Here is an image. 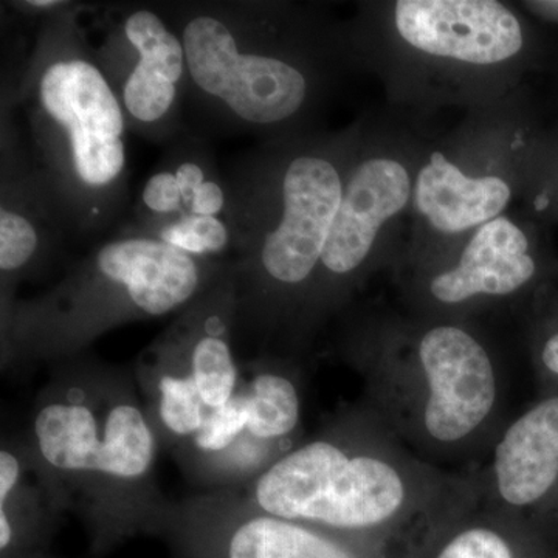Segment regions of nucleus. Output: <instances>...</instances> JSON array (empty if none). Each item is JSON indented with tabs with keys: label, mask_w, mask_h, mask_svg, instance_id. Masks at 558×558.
I'll use <instances>...</instances> for the list:
<instances>
[{
	"label": "nucleus",
	"mask_w": 558,
	"mask_h": 558,
	"mask_svg": "<svg viewBox=\"0 0 558 558\" xmlns=\"http://www.w3.org/2000/svg\"><path fill=\"white\" fill-rule=\"evenodd\" d=\"M80 3L40 16L31 54L10 92L24 112L32 163L76 238H94L123 216L130 197V121L95 61Z\"/></svg>",
	"instance_id": "1"
},
{
	"label": "nucleus",
	"mask_w": 558,
	"mask_h": 558,
	"mask_svg": "<svg viewBox=\"0 0 558 558\" xmlns=\"http://www.w3.org/2000/svg\"><path fill=\"white\" fill-rule=\"evenodd\" d=\"M348 165L333 143L258 150L226 179L238 318L264 317L317 284Z\"/></svg>",
	"instance_id": "2"
},
{
	"label": "nucleus",
	"mask_w": 558,
	"mask_h": 558,
	"mask_svg": "<svg viewBox=\"0 0 558 558\" xmlns=\"http://www.w3.org/2000/svg\"><path fill=\"white\" fill-rule=\"evenodd\" d=\"M229 270L126 223L69 267L44 295L3 307L7 343L22 354H75L134 319L185 311Z\"/></svg>",
	"instance_id": "3"
},
{
	"label": "nucleus",
	"mask_w": 558,
	"mask_h": 558,
	"mask_svg": "<svg viewBox=\"0 0 558 558\" xmlns=\"http://www.w3.org/2000/svg\"><path fill=\"white\" fill-rule=\"evenodd\" d=\"M185 47L189 101L227 131L277 137L315 92L310 62L289 49L269 3L219 0L163 9Z\"/></svg>",
	"instance_id": "4"
},
{
	"label": "nucleus",
	"mask_w": 558,
	"mask_h": 558,
	"mask_svg": "<svg viewBox=\"0 0 558 558\" xmlns=\"http://www.w3.org/2000/svg\"><path fill=\"white\" fill-rule=\"evenodd\" d=\"M407 499L409 484L392 462L317 439L264 469L248 505L377 550L371 537L402 515Z\"/></svg>",
	"instance_id": "5"
},
{
	"label": "nucleus",
	"mask_w": 558,
	"mask_h": 558,
	"mask_svg": "<svg viewBox=\"0 0 558 558\" xmlns=\"http://www.w3.org/2000/svg\"><path fill=\"white\" fill-rule=\"evenodd\" d=\"M49 392L33 417L40 461L73 486L97 492L143 486L157 454V436L145 411L116 381L90 374Z\"/></svg>",
	"instance_id": "6"
},
{
	"label": "nucleus",
	"mask_w": 558,
	"mask_h": 558,
	"mask_svg": "<svg viewBox=\"0 0 558 558\" xmlns=\"http://www.w3.org/2000/svg\"><path fill=\"white\" fill-rule=\"evenodd\" d=\"M236 322V286L227 270L146 351L157 418L172 438L193 442L241 391L244 381L231 348Z\"/></svg>",
	"instance_id": "7"
},
{
	"label": "nucleus",
	"mask_w": 558,
	"mask_h": 558,
	"mask_svg": "<svg viewBox=\"0 0 558 558\" xmlns=\"http://www.w3.org/2000/svg\"><path fill=\"white\" fill-rule=\"evenodd\" d=\"M81 22L131 131L150 142H174L190 76L185 47L163 9L120 3L94 14L83 5Z\"/></svg>",
	"instance_id": "8"
},
{
	"label": "nucleus",
	"mask_w": 558,
	"mask_h": 558,
	"mask_svg": "<svg viewBox=\"0 0 558 558\" xmlns=\"http://www.w3.org/2000/svg\"><path fill=\"white\" fill-rule=\"evenodd\" d=\"M424 376L422 425L439 444L468 439L497 402V376L486 348L468 330L440 325L418 341Z\"/></svg>",
	"instance_id": "9"
},
{
	"label": "nucleus",
	"mask_w": 558,
	"mask_h": 558,
	"mask_svg": "<svg viewBox=\"0 0 558 558\" xmlns=\"http://www.w3.org/2000/svg\"><path fill=\"white\" fill-rule=\"evenodd\" d=\"M395 27L411 49L461 64H502L524 44L519 17L495 0H399Z\"/></svg>",
	"instance_id": "10"
},
{
	"label": "nucleus",
	"mask_w": 558,
	"mask_h": 558,
	"mask_svg": "<svg viewBox=\"0 0 558 558\" xmlns=\"http://www.w3.org/2000/svg\"><path fill=\"white\" fill-rule=\"evenodd\" d=\"M183 545L190 558H387L354 539L250 505L201 510L186 523Z\"/></svg>",
	"instance_id": "11"
},
{
	"label": "nucleus",
	"mask_w": 558,
	"mask_h": 558,
	"mask_svg": "<svg viewBox=\"0 0 558 558\" xmlns=\"http://www.w3.org/2000/svg\"><path fill=\"white\" fill-rule=\"evenodd\" d=\"M413 189L409 168L395 157H365L349 167L317 284H340L354 278L373 253L381 229L409 207Z\"/></svg>",
	"instance_id": "12"
},
{
	"label": "nucleus",
	"mask_w": 558,
	"mask_h": 558,
	"mask_svg": "<svg viewBox=\"0 0 558 558\" xmlns=\"http://www.w3.org/2000/svg\"><path fill=\"white\" fill-rule=\"evenodd\" d=\"M20 146L2 145L0 275L2 303L21 279L32 277L64 244L68 220L49 183Z\"/></svg>",
	"instance_id": "13"
},
{
	"label": "nucleus",
	"mask_w": 558,
	"mask_h": 558,
	"mask_svg": "<svg viewBox=\"0 0 558 558\" xmlns=\"http://www.w3.org/2000/svg\"><path fill=\"white\" fill-rule=\"evenodd\" d=\"M535 270L526 233L499 216L476 229L458 263L432 279L429 293L447 306L478 296L512 295L534 278Z\"/></svg>",
	"instance_id": "14"
},
{
	"label": "nucleus",
	"mask_w": 558,
	"mask_h": 558,
	"mask_svg": "<svg viewBox=\"0 0 558 558\" xmlns=\"http://www.w3.org/2000/svg\"><path fill=\"white\" fill-rule=\"evenodd\" d=\"M499 498L527 508L558 481V398L542 400L521 414L499 439L494 454Z\"/></svg>",
	"instance_id": "15"
},
{
	"label": "nucleus",
	"mask_w": 558,
	"mask_h": 558,
	"mask_svg": "<svg viewBox=\"0 0 558 558\" xmlns=\"http://www.w3.org/2000/svg\"><path fill=\"white\" fill-rule=\"evenodd\" d=\"M512 199V189L499 175L464 174L444 153H433L414 180L418 215L446 234L480 229L499 218Z\"/></svg>",
	"instance_id": "16"
},
{
	"label": "nucleus",
	"mask_w": 558,
	"mask_h": 558,
	"mask_svg": "<svg viewBox=\"0 0 558 558\" xmlns=\"http://www.w3.org/2000/svg\"><path fill=\"white\" fill-rule=\"evenodd\" d=\"M247 435L255 442H278L300 424L299 389L289 377L275 371H258L244 381Z\"/></svg>",
	"instance_id": "17"
},
{
	"label": "nucleus",
	"mask_w": 558,
	"mask_h": 558,
	"mask_svg": "<svg viewBox=\"0 0 558 558\" xmlns=\"http://www.w3.org/2000/svg\"><path fill=\"white\" fill-rule=\"evenodd\" d=\"M145 234L199 258L226 260L233 250L227 216H182Z\"/></svg>",
	"instance_id": "18"
},
{
	"label": "nucleus",
	"mask_w": 558,
	"mask_h": 558,
	"mask_svg": "<svg viewBox=\"0 0 558 558\" xmlns=\"http://www.w3.org/2000/svg\"><path fill=\"white\" fill-rule=\"evenodd\" d=\"M422 558H531L508 527L472 523L439 538Z\"/></svg>",
	"instance_id": "19"
},
{
	"label": "nucleus",
	"mask_w": 558,
	"mask_h": 558,
	"mask_svg": "<svg viewBox=\"0 0 558 558\" xmlns=\"http://www.w3.org/2000/svg\"><path fill=\"white\" fill-rule=\"evenodd\" d=\"M22 465L20 458L10 450L0 453V505L9 501L21 483Z\"/></svg>",
	"instance_id": "20"
},
{
	"label": "nucleus",
	"mask_w": 558,
	"mask_h": 558,
	"mask_svg": "<svg viewBox=\"0 0 558 558\" xmlns=\"http://www.w3.org/2000/svg\"><path fill=\"white\" fill-rule=\"evenodd\" d=\"M543 365L558 377V332L546 341L542 351Z\"/></svg>",
	"instance_id": "21"
},
{
	"label": "nucleus",
	"mask_w": 558,
	"mask_h": 558,
	"mask_svg": "<svg viewBox=\"0 0 558 558\" xmlns=\"http://www.w3.org/2000/svg\"><path fill=\"white\" fill-rule=\"evenodd\" d=\"M532 13L537 14L542 20L558 22V0H543V2H526Z\"/></svg>",
	"instance_id": "22"
}]
</instances>
